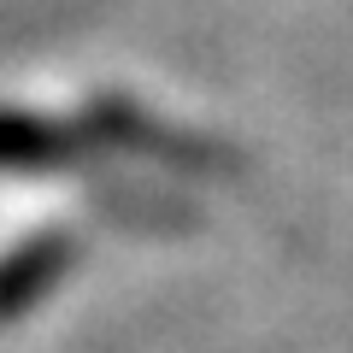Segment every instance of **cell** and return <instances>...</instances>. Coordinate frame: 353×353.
I'll use <instances>...</instances> for the list:
<instances>
[{
  "label": "cell",
  "mask_w": 353,
  "mask_h": 353,
  "mask_svg": "<svg viewBox=\"0 0 353 353\" xmlns=\"http://www.w3.org/2000/svg\"><path fill=\"white\" fill-rule=\"evenodd\" d=\"M71 141L65 130L41 124V118L0 112V171H53V159H65Z\"/></svg>",
  "instance_id": "obj_2"
},
{
  "label": "cell",
  "mask_w": 353,
  "mask_h": 353,
  "mask_svg": "<svg viewBox=\"0 0 353 353\" xmlns=\"http://www.w3.org/2000/svg\"><path fill=\"white\" fill-rule=\"evenodd\" d=\"M65 265H71V241L65 236H36L24 248H12L0 259V324L41 301L53 283L65 277Z\"/></svg>",
  "instance_id": "obj_1"
}]
</instances>
